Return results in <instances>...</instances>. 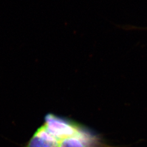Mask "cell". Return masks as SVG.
<instances>
[{
  "label": "cell",
  "mask_w": 147,
  "mask_h": 147,
  "mask_svg": "<svg viewBox=\"0 0 147 147\" xmlns=\"http://www.w3.org/2000/svg\"><path fill=\"white\" fill-rule=\"evenodd\" d=\"M96 143V137L82 126L75 134L61 139L58 147H94Z\"/></svg>",
  "instance_id": "cell-1"
},
{
  "label": "cell",
  "mask_w": 147,
  "mask_h": 147,
  "mask_svg": "<svg viewBox=\"0 0 147 147\" xmlns=\"http://www.w3.org/2000/svg\"><path fill=\"white\" fill-rule=\"evenodd\" d=\"M59 139L43 124L39 127L23 147H58Z\"/></svg>",
  "instance_id": "cell-2"
}]
</instances>
